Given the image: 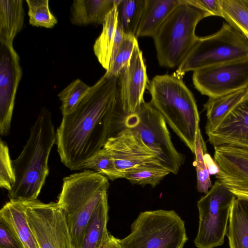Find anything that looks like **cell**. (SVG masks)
Returning <instances> with one entry per match:
<instances>
[{
  "mask_svg": "<svg viewBox=\"0 0 248 248\" xmlns=\"http://www.w3.org/2000/svg\"><path fill=\"white\" fill-rule=\"evenodd\" d=\"M119 97L118 77L104 75L76 108L62 116L56 144L62 162L70 170L83 169L87 161L103 148Z\"/></svg>",
  "mask_w": 248,
  "mask_h": 248,
  "instance_id": "cell-1",
  "label": "cell"
},
{
  "mask_svg": "<svg viewBox=\"0 0 248 248\" xmlns=\"http://www.w3.org/2000/svg\"><path fill=\"white\" fill-rule=\"evenodd\" d=\"M56 141L51 113L43 108L31 128L29 139L20 155L12 161L15 181L8 191L10 201L37 199L49 172L48 157Z\"/></svg>",
  "mask_w": 248,
  "mask_h": 248,
  "instance_id": "cell-2",
  "label": "cell"
},
{
  "mask_svg": "<svg viewBox=\"0 0 248 248\" xmlns=\"http://www.w3.org/2000/svg\"><path fill=\"white\" fill-rule=\"evenodd\" d=\"M147 89L151 96L150 103L194 154L200 115L194 97L182 78L173 74L157 75Z\"/></svg>",
  "mask_w": 248,
  "mask_h": 248,
  "instance_id": "cell-3",
  "label": "cell"
},
{
  "mask_svg": "<svg viewBox=\"0 0 248 248\" xmlns=\"http://www.w3.org/2000/svg\"><path fill=\"white\" fill-rule=\"evenodd\" d=\"M109 187L107 177L91 170L63 179L57 202L64 211L76 248H80L87 224Z\"/></svg>",
  "mask_w": 248,
  "mask_h": 248,
  "instance_id": "cell-4",
  "label": "cell"
},
{
  "mask_svg": "<svg viewBox=\"0 0 248 248\" xmlns=\"http://www.w3.org/2000/svg\"><path fill=\"white\" fill-rule=\"evenodd\" d=\"M207 12L183 0L170 14L153 37L161 66L178 67L198 39L195 30Z\"/></svg>",
  "mask_w": 248,
  "mask_h": 248,
  "instance_id": "cell-5",
  "label": "cell"
},
{
  "mask_svg": "<svg viewBox=\"0 0 248 248\" xmlns=\"http://www.w3.org/2000/svg\"><path fill=\"white\" fill-rule=\"evenodd\" d=\"M188 240L184 221L174 210L140 213L130 233L118 239L120 248H183Z\"/></svg>",
  "mask_w": 248,
  "mask_h": 248,
  "instance_id": "cell-6",
  "label": "cell"
},
{
  "mask_svg": "<svg viewBox=\"0 0 248 248\" xmlns=\"http://www.w3.org/2000/svg\"><path fill=\"white\" fill-rule=\"evenodd\" d=\"M248 57V38L229 23H223L217 32L198 38L173 74L182 78L187 72Z\"/></svg>",
  "mask_w": 248,
  "mask_h": 248,
  "instance_id": "cell-7",
  "label": "cell"
},
{
  "mask_svg": "<svg viewBox=\"0 0 248 248\" xmlns=\"http://www.w3.org/2000/svg\"><path fill=\"white\" fill-rule=\"evenodd\" d=\"M123 124L140 137L164 168L174 174L178 172L184 155L175 148L164 118L150 102H143L135 112L125 115Z\"/></svg>",
  "mask_w": 248,
  "mask_h": 248,
  "instance_id": "cell-8",
  "label": "cell"
},
{
  "mask_svg": "<svg viewBox=\"0 0 248 248\" xmlns=\"http://www.w3.org/2000/svg\"><path fill=\"white\" fill-rule=\"evenodd\" d=\"M236 197L216 180L208 192L197 202L199 226L194 240L197 248H215L223 244L232 205Z\"/></svg>",
  "mask_w": 248,
  "mask_h": 248,
  "instance_id": "cell-9",
  "label": "cell"
},
{
  "mask_svg": "<svg viewBox=\"0 0 248 248\" xmlns=\"http://www.w3.org/2000/svg\"><path fill=\"white\" fill-rule=\"evenodd\" d=\"M28 223L39 248H76L64 211L57 202H23Z\"/></svg>",
  "mask_w": 248,
  "mask_h": 248,
  "instance_id": "cell-10",
  "label": "cell"
},
{
  "mask_svg": "<svg viewBox=\"0 0 248 248\" xmlns=\"http://www.w3.org/2000/svg\"><path fill=\"white\" fill-rule=\"evenodd\" d=\"M195 88L202 94L215 97L248 86V57L216 64L193 72Z\"/></svg>",
  "mask_w": 248,
  "mask_h": 248,
  "instance_id": "cell-11",
  "label": "cell"
},
{
  "mask_svg": "<svg viewBox=\"0 0 248 248\" xmlns=\"http://www.w3.org/2000/svg\"><path fill=\"white\" fill-rule=\"evenodd\" d=\"M103 147L108 150L113 159L117 179L124 178L126 173L140 167H163L140 137L124 125L107 140Z\"/></svg>",
  "mask_w": 248,
  "mask_h": 248,
  "instance_id": "cell-12",
  "label": "cell"
},
{
  "mask_svg": "<svg viewBox=\"0 0 248 248\" xmlns=\"http://www.w3.org/2000/svg\"><path fill=\"white\" fill-rule=\"evenodd\" d=\"M19 57L13 45L0 43V134H9L16 93L22 76Z\"/></svg>",
  "mask_w": 248,
  "mask_h": 248,
  "instance_id": "cell-13",
  "label": "cell"
},
{
  "mask_svg": "<svg viewBox=\"0 0 248 248\" xmlns=\"http://www.w3.org/2000/svg\"><path fill=\"white\" fill-rule=\"evenodd\" d=\"M119 96L124 113L135 112L144 102L143 94L149 84L146 67L138 43L128 63L118 77Z\"/></svg>",
  "mask_w": 248,
  "mask_h": 248,
  "instance_id": "cell-14",
  "label": "cell"
},
{
  "mask_svg": "<svg viewBox=\"0 0 248 248\" xmlns=\"http://www.w3.org/2000/svg\"><path fill=\"white\" fill-rule=\"evenodd\" d=\"M214 147V160L218 168L217 181L231 191L248 192V150L228 145Z\"/></svg>",
  "mask_w": 248,
  "mask_h": 248,
  "instance_id": "cell-15",
  "label": "cell"
},
{
  "mask_svg": "<svg viewBox=\"0 0 248 248\" xmlns=\"http://www.w3.org/2000/svg\"><path fill=\"white\" fill-rule=\"evenodd\" d=\"M206 134L214 147L228 145L248 150V98Z\"/></svg>",
  "mask_w": 248,
  "mask_h": 248,
  "instance_id": "cell-16",
  "label": "cell"
},
{
  "mask_svg": "<svg viewBox=\"0 0 248 248\" xmlns=\"http://www.w3.org/2000/svg\"><path fill=\"white\" fill-rule=\"evenodd\" d=\"M0 222L11 232L23 248H39L28 223L23 202H6L0 210Z\"/></svg>",
  "mask_w": 248,
  "mask_h": 248,
  "instance_id": "cell-17",
  "label": "cell"
},
{
  "mask_svg": "<svg viewBox=\"0 0 248 248\" xmlns=\"http://www.w3.org/2000/svg\"><path fill=\"white\" fill-rule=\"evenodd\" d=\"M122 0H75L70 7V22L74 25L103 24L113 7Z\"/></svg>",
  "mask_w": 248,
  "mask_h": 248,
  "instance_id": "cell-18",
  "label": "cell"
},
{
  "mask_svg": "<svg viewBox=\"0 0 248 248\" xmlns=\"http://www.w3.org/2000/svg\"><path fill=\"white\" fill-rule=\"evenodd\" d=\"M183 0H146L136 37H153L172 11Z\"/></svg>",
  "mask_w": 248,
  "mask_h": 248,
  "instance_id": "cell-19",
  "label": "cell"
},
{
  "mask_svg": "<svg viewBox=\"0 0 248 248\" xmlns=\"http://www.w3.org/2000/svg\"><path fill=\"white\" fill-rule=\"evenodd\" d=\"M248 98V86L221 96L209 97L203 105L206 112L205 132L213 131L223 118Z\"/></svg>",
  "mask_w": 248,
  "mask_h": 248,
  "instance_id": "cell-20",
  "label": "cell"
},
{
  "mask_svg": "<svg viewBox=\"0 0 248 248\" xmlns=\"http://www.w3.org/2000/svg\"><path fill=\"white\" fill-rule=\"evenodd\" d=\"M108 193L101 199L87 224L80 248H100L110 234L107 229L108 220Z\"/></svg>",
  "mask_w": 248,
  "mask_h": 248,
  "instance_id": "cell-21",
  "label": "cell"
},
{
  "mask_svg": "<svg viewBox=\"0 0 248 248\" xmlns=\"http://www.w3.org/2000/svg\"><path fill=\"white\" fill-rule=\"evenodd\" d=\"M226 235L229 248H248V199L234 200Z\"/></svg>",
  "mask_w": 248,
  "mask_h": 248,
  "instance_id": "cell-22",
  "label": "cell"
},
{
  "mask_svg": "<svg viewBox=\"0 0 248 248\" xmlns=\"http://www.w3.org/2000/svg\"><path fill=\"white\" fill-rule=\"evenodd\" d=\"M24 17L22 0H0V43L13 45L23 28Z\"/></svg>",
  "mask_w": 248,
  "mask_h": 248,
  "instance_id": "cell-23",
  "label": "cell"
},
{
  "mask_svg": "<svg viewBox=\"0 0 248 248\" xmlns=\"http://www.w3.org/2000/svg\"><path fill=\"white\" fill-rule=\"evenodd\" d=\"M115 5L106 17L102 31L93 45L95 56L106 71L109 69L115 33L118 23V6Z\"/></svg>",
  "mask_w": 248,
  "mask_h": 248,
  "instance_id": "cell-24",
  "label": "cell"
},
{
  "mask_svg": "<svg viewBox=\"0 0 248 248\" xmlns=\"http://www.w3.org/2000/svg\"><path fill=\"white\" fill-rule=\"evenodd\" d=\"M145 3L146 0H121L118 6V22L125 34L135 36Z\"/></svg>",
  "mask_w": 248,
  "mask_h": 248,
  "instance_id": "cell-25",
  "label": "cell"
},
{
  "mask_svg": "<svg viewBox=\"0 0 248 248\" xmlns=\"http://www.w3.org/2000/svg\"><path fill=\"white\" fill-rule=\"evenodd\" d=\"M223 18L230 25L248 35V0H221Z\"/></svg>",
  "mask_w": 248,
  "mask_h": 248,
  "instance_id": "cell-26",
  "label": "cell"
},
{
  "mask_svg": "<svg viewBox=\"0 0 248 248\" xmlns=\"http://www.w3.org/2000/svg\"><path fill=\"white\" fill-rule=\"evenodd\" d=\"M207 153L205 143L203 139L200 128L198 130L195 146V160L194 163L197 172L198 192L206 194L212 186L210 173L204 159Z\"/></svg>",
  "mask_w": 248,
  "mask_h": 248,
  "instance_id": "cell-27",
  "label": "cell"
},
{
  "mask_svg": "<svg viewBox=\"0 0 248 248\" xmlns=\"http://www.w3.org/2000/svg\"><path fill=\"white\" fill-rule=\"evenodd\" d=\"M91 86L80 79L71 82L59 94L62 104L60 109L62 116L71 113L88 93Z\"/></svg>",
  "mask_w": 248,
  "mask_h": 248,
  "instance_id": "cell-28",
  "label": "cell"
},
{
  "mask_svg": "<svg viewBox=\"0 0 248 248\" xmlns=\"http://www.w3.org/2000/svg\"><path fill=\"white\" fill-rule=\"evenodd\" d=\"M170 172L159 166H147L135 169L126 173L125 178L133 184L155 187Z\"/></svg>",
  "mask_w": 248,
  "mask_h": 248,
  "instance_id": "cell-29",
  "label": "cell"
},
{
  "mask_svg": "<svg viewBox=\"0 0 248 248\" xmlns=\"http://www.w3.org/2000/svg\"><path fill=\"white\" fill-rule=\"evenodd\" d=\"M29 11V23L35 27L52 28L58 21L51 12L48 0H26Z\"/></svg>",
  "mask_w": 248,
  "mask_h": 248,
  "instance_id": "cell-30",
  "label": "cell"
},
{
  "mask_svg": "<svg viewBox=\"0 0 248 248\" xmlns=\"http://www.w3.org/2000/svg\"><path fill=\"white\" fill-rule=\"evenodd\" d=\"M138 43L137 38L135 36L124 34L109 69L104 75L108 77H119L123 69L130 60L135 45Z\"/></svg>",
  "mask_w": 248,
  "mask_h": 248,
  "instance_id": "cell-31",
  "label": "cell"
},
{
  "mask_svg": "<svg viewBox=\"0 0 248 248\" xmlns=\"http://www.w3.org/2000/svg\"><path fill=\"white\" fill-rule=\"evenodd\" d=\"M84 168L93 169L111 180L117 179L113 159L104 147L87 161Z\"/></svg>",
  "mask_w": 248,
  "mask_h": 248,
  "instance_id": "cell-32",
  "label": "cell"
},
{
  "mask_svg": "<svg viewBox=\"0 0 248 248\" xmlns=\"http://www.w3.org/2000/svg\"><path fill=\"white\" fill-rule=\"evenodd\" d=\"M15 181L12 161L10 158L8 147L2 140L0 141V186L11 190Z\"/></svg>",
  "mask_w": 248,
  "mask_h": 248,
  "instance_id": "cell-33",
  "label": "cell"
},
{
  "mask_svg": "<svg viewBox=\"0 0 248 248\" xmlns=\"http://www.w3.org/2000/svg\"><path fill=\"white\" fill-rule=\"evenodd\" d=\"M188 2L202 10L211 16H217L223 17V11L221 0H187Z\"/></svg>",
  "mask_w": 248,
  "mask_h": 248,
  "instance_id": "cell-34",
  "label": "cell"
},
{
  "mask_svg": "<svg viewBox=\"0 0 248 248\" xmlns=\"http://www.w3.org/2000/svg\"><path fill=\"white\" fill-rule=\"evenodd\" d=\"M0 248H23L14 235L0 222Z\"/></svg>",
  "mask_w": 248,
  "mask_h": 248,
  "instance_id": "cell-35",
  "label": "cell"
},
{
  "mask_svg": "<svg viewBox=\"0 0 248 248\" xmlns=\"http://www.w3.org/2000/svg\"><path fill=\"white\" fill-rule=\"evenodd\" d=\"M106 248H120L117 238L110 234L109 239L106 244Z\"/></svg>",
  "mask_w": 248,
  "mask_h": 248,
  "instance_id": "cell-36",
  "label": "cell"
},
{
  "mask_svg": "<svg viewBox=\"0 0 248 248\" xmlns=\"http://www.w3.org/2000/svg\"><path fill=\"white\" fill-rule=\"evenodd\" d=\"M236 196L248 199V192L239 191H231Z\"/></svg>",
  "mask_w": 248,
  "mask_h": 248,
  "instance_id": "cell-37",
  "label": "cell"
},
{
  "mask_svg": "<svg viewBox=\"0 0 248 248\" xmlns=\"http://www.w3.org/2000/svg\"><path fill=\"white\" fill-rule=\"evenodd\" d=\"M106 244L103 246L102 247H101L100 248H106Z\"/></svg>",
  "mask_w": 248,
  "mask_h": 248,
  "instance_id": "cell-38",
  "label": "cell"
},
{
  "mask_svg": "<svg viewBox=\"0 0 248 248\" xmlns=\"http://www.w3.org/2000/svg\"><path fill=\"white\" fill-rule=\"evenodd\" d=\"M246 36V37L248 38V35H245Z\"/></svg>",
  "mask_w": 248,
  "mask_h": 248,
  "instance_id": "cell-39",
  "label": "cell"
}]
</instances>
